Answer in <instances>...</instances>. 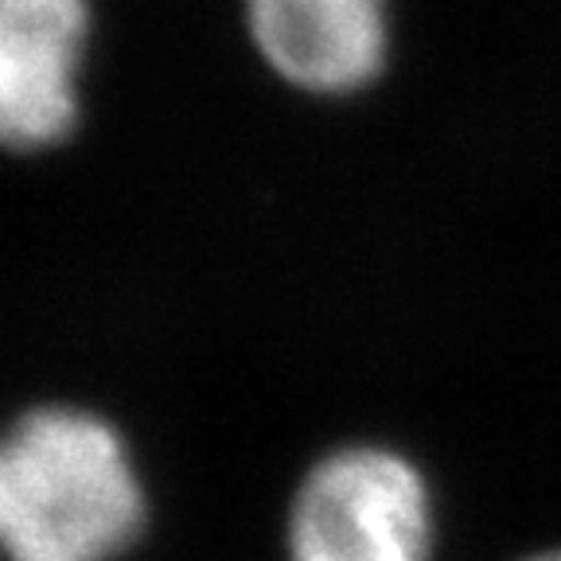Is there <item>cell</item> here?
Wrapping results in <instances>:
<instances>
[{
    "instance_id": "cell-5",
    "label": "cell",
    "mask_w": 561,
    "mask_h": 561,
    "mask_svg": "<svg viewBox=\"0 0 561 561\" xmlns=\"http://www.w3.org/2000/svg\"><path fill=\"white\" fill-rule=\"evenodd\" d=\"M530 561H561V553H542V558H530Z\"/></svg>"
},
{
    "instance_id": "cell-2",
    "label": "cell",
    "mask_w": 561,
    "mask_h": 561,
    "mask_svg": "<svg viewBox=\"0 0 561 561\" xmlns=\"http://www.w3.org/2000/svg\"><path fill=\"white\" fill-rule=\"evenodd\" d=\"M289 553L293 561H430V488L390 448H340L300 483Z\"/></svg>"
},
{
    "instance_id": "cell-4",
    "label": "cell",
    "mask_w": 561,
    "mask_h": 561,
    "mask_svg": "<svg viewBox=\"0 0 561 561\" xmlns=\"http://www.w3.org/2000/svg\"><path fill=\"white\" fill-rule=\"evenodd\" d=\"M250 27L270 67L316 94L367 87L386 59V0H250Z\"/></svg>"
},
{
    "instance_id": "cell-1",
    "label": "cell",
    "mask_w": 561,
    "mask_h": 561,
    "mask_svg": "<svg viewBox=\"0 0 561 561\" xmlns=\"http://www.w3.org/2000/svg\"><path fill=\"white\" fill-rule=\"evenodd\" d=\"M140 526L137 468L102 417L47 405L0 433V553L9 561H114Z\"/></svg>"
},
{
    "instance_id": "cell-3",
    "label": "cell",
    "mask_w": 561,
    "mask_h": 561,
    "mask_svg": "<svg viewBox=\"0 0 561 561\" xmlns=\"http://www.w3.org/2000/svg\"><path fill=\"white\" fill-rule=\"evenodd\" d=\"M87 0H0V145L47 149L75 129Z\"/></svg>"
}]
</instances>
